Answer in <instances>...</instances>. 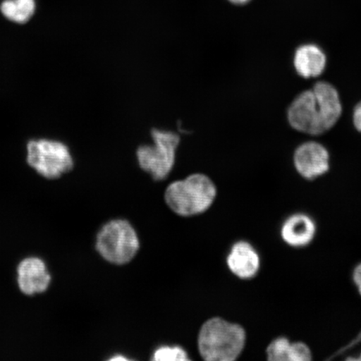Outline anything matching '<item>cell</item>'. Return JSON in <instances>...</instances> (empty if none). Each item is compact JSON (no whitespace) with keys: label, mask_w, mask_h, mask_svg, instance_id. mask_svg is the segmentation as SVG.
Here are the masks:
<instances>
[{"label":"cell","mask_w":361,"mask_h":361,"mask_svg":"<svg viewBox=\"0 0 361 361\" xmlns=\"http://www.w3.org/2000/svg\"><path fill=\"white\" fill-rule=\"evenodd\" d=\"M51 282L44 262L36 257H30L20 262L17 268V283L26 295L33 296L48 290Z\"/></svg>","instance_id":"ba28073f"},{"label":"cell","mask_w":361,"mask_h":361,"mask_svg":"<svg viewBox=\"0 0 361 361\" xmlns=\"http://www.w3.org/2000/svg\"><path fill=\"white\" fill-rule=\"evenodd\" d=\"M288 119L293 129L310 135L327 132L320 104L312 90L298 96L288 111Z\"/></svg>","instance_id":"8992f818"},{"label":"cell","mask_w":361,"mask_h":361,"mask_svg":"<svg viewBox=\"0 0 361 361\" xmlns=\"http://www.w3.org/2000/svg\"><path fill=\"white\" fill-rule=\"evenodd\" d=\"M153 143L137 148V158L141 169L157 180H164L173 170L176 152L180 144L177 133L158 129L152 130Z\"/></svg>","instance_id":"277c9868"},{"label":"cell","mask_w":361,"mask_h":361,"mask_svg":"<svg viewBox=\"0 0 361 361\" xmlns=\"http://www.w3.org/2000/svg\"><path fill=\"white\" fill-rule=\"evenodd\" d=\"M97 250L109 263L123 265L132 261L139 250V238L128 221L111 220L103 226L97 238Z\"/></svg>","instance_id":"3957f363"},{"label":"cell","mask_w":361,"mask_h":361,"mask_svg":"<svg viewBox=\"0 0 361 361\" xmlns=\"http://www.w3.org/2000/svg\"><path fill=\"white\" fill-rule=\"evenodd\" d=\"M228 1L234 4H238V6H241V4H245L247 2H250V0H228Z\"/></svg>","instance_id":"d6986e66"},{"label":"cell","mask_w":361,"mask_h":361,"mask_svg":"<svg viewBox=\"0 0 361 361\" xmlns=\"http://www.w3.org/2000/svg\"><path fill=\"white\" fill-rule=\"evenodd\" d=\"M35 8V0H4L0 11L8 20L25 24L33 17Z\"/></svg>","instance_id":"4fadbf2b"},{"label":"cell","mask_w":361,"mask_h":361,"mask_svg":"<svg viewBox=\"0 0 361 361\" xmlns=\"http://www.w3.org/2000/svg\"><path fill=\"white\" fill-rule=\"evenodd\" d=\"M316 233L314 220L304 214H293L282 225L281 236L287 245L295 247H305L312 242Z\"/></svg>","instance_id":"30bf717a"},{"label":"cell","mask_w":361,"mask_h":361,"mask_svg":"<svg viewBox=\"0 0 361 361\" xmlns=\"http://www.w3.org/2000/svg\"><path fill=\"white\" fill-rule=\"evenodd\" d=\"M292 343L287 338L279 337L270 343L267 349L268 360L290 361Z\"/></svg>","instance_id":"5bb4252c"},{"label":"cell","mask_w":361,"mask_h":361,"mask_svg":"<svg viewBox=\"0 0 361 361\" xmlns=\"http://www.w3.org/2000/svg\"><path fill=\"white\" fill-rule=\"evenodd\" d=\"M326 62L323 49L314 44L301 45L293 58L297 73L305 79L318 78L326 69Z\"/></svg>","instance_id":"8fae6325"},{"label":"cell","mask_w":361,"mask_h":361,"mask_svg":"<svg viewBox=\"0 0 361 361\" xmlns=\"http://www.w3.org/2000/svg\"><path fill=\"white\" fill-rule=\"evenodd\" d=\"M216 188L207 176L195 173L171 183L165 192V201L171 210L183 216L204 213L213 204Z\"/></svg>","instance_id":"7a4b0ae2"},{"label":"cell","mask_w":361,"mask_h":361,"mask_svg":"<svg viewBox=\"0 0 361 361\" xmlns=\"http://www.w3.org/2000/svg\"><path fill=\"white\" fill-rule=\"evenodd\" d=\"M27 161L39 175L56 179L74 168V160L64 143L51 140L31 141L27 147Z\"/></svg>","instance_id":"5b68a950"},{"label":"cell","mask_w":361,"mask_h":361,"mask_svg":"<svg viewBox=\"0 0 361 361\" xmlns=\"http://www.w3.org/2000/svg\"><path fill=\"white\" fill-rule=\"evenodd\" d=\"M155 361H186L189 360L187 352L179 346H162L153 354Z\"/></svg>","instance_id":"9a60e30c"},{"label":"cell","mask_w":361,"mask_h":361,"mask_svg":"<svg viewBox=\"0 0 361 361\" xmlns=\"http://www.w3.org/2000/svg\"><path fill=\"white\" fill-rule=\"evenodd\" d=\"M295 169L302 177L314 179L329 169V154L322 144L309 142L296 149L293 156Z\"/></svg>","instance_id":"52a82bcc"},{"label":"cell","mask_w":361,"mask_h":361,"mask_svg":"<svg viewBox=\"0 0 361 361\" xmlns=\"http://www.w3.org/2000/svg\"><path fill=\"white\" fill-rule=\"evenodd\" d=\"M353 123L355 128L361 133V102L355 107Z\"/></svg>","instance_id":"e0dca14e"},{"label":"cell","mask_w":361,"mask_h":361,"mask_svg":"<svg viewBox=\"0 0 361 361\" xmlns=\"http://www.w3.org/2000/svg\"><path fill=\"white\" fill-rule=\"evenodd\" d=\"M312 360V353L303 342L292 343L290 361H310Z\"/></svg>","instance_id":"2e32d148"},{"label":"cell","mask_w":361,"mask_h":361,"mask_svg":"<svg viewBox=\"0 0 361 361\" xmlns=\"http://www.w3.org/2000/svg\"><path fill=\"white\" fill-rule=\"evenodd\" d=\"M358 360H361V354L360 355V357L357 359Z\"/></svg>","instance_id":"ffe728a7"},{"label":"cell","mask_w":361,"mask_h":361,"mask_svg":"<svg viewBox=\"0 0 361 361\" xmlns=\"http://www.w3.org/2000/svg\"><path fill=\"white\" fill-rule=\"evenodd\" d=\"M312 90L322 106L324 121L329 130L336 124L341 116L342 105L340 96L337 90L326 81L316 83Z\"/></svg>","instance_id":"7c38bea8"},{"label":"cell","mask_w":361,"mask_h":361,"mask_svg":"<svg viewBox=\"0 0 361 361\" xmlns=\"http://www.w3.org/2000/svg\"><path fill=\"white\" fill-rule=\"evenodd\" d=\"M230 270L236 276L243 279H252L260 269V258L258 252L250 243L239 241L234 245L227 259Z\"/></svg>","instance_id":"9c48e42d"},{"label":"cell","mask_w":361,"mask_h":361,"mask_svg":"<svg viewBox=\"0 0 361 361\" xmlns=\"http://www.w3.org/2000/svg\"><path fill=\"white\" fill-rule=\"evenodd\" d=\"M246 342L245 329L222 318L207 320L198 335V350L207 361H233L241 355Z\"/></svg>","instance_id":"6da1fadb"},{"label":"cell","mask_w":361,"mask_h":361,"mask_svg":"<svg viewBox=\"0 0 361 361\" xmlns=\"http://www.w3.org/2000/svg\"><path fill=\"white\" fill-rule=\"evenodd\" d=\"M353 281L361 295V263L356 266L353 273Z\"/></svg>","instance_id":"ac0fdd59"}]
</instances>
